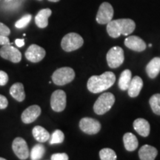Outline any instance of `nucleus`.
<instances>
[{"label": "nucleus", "mask_w": 160, "mask_h": 160, "mask_svg": "<svg viewBox=\"0 0 160 160\" xmlns=\"http://www.w3.org/2000/svg\"><path fill=\"white\" fill-rule=\"evenodd\" d=\"M116 81V76L113 72L107 71L100 76H92L88 81L87 88L93 93H101L110 88Z\"/></svg>", "instance_id": "obj_1"}, {"label": "nucleus", "mask_w": 160, "mask_h": 160, "mask_svg": "<svg viewBox=\"0 0 160 160\" xmlns=\"http://www.w3.org/2000/svg\"><path fill=\"white\" fill-rule=\"evenodd\" d=\"M136 28V24L131 19L112 20L107 24V32L111 37L117 38L121 35L128 36Z\"/></svg>", "instance_id": "obj_2"}, {"label": "nucleus", "mask_w": 160, "mask_h": 160, "mask_svg": "<svg viewBox=\"0 0 160 160\" xmlns=\"http://www.w3.org/2000/svg\"><path fill=\"white\" fill-rule=\"evenodd\" d=\"M114 102V96L111 93H104L95 102L93 111L98 115H103L111 110Z\"/></svg>", "instance_id": "obj_3"}, {"label": "nucleus", "mask_w": 160, "mask_h": 160, "mask_svg": "<svg viewBox=\"0 0 160 160\" xmlns=\"http://www.w3.org/2000/svg\"><path fill=\"white\" fill-rule=\"evenodd\" d=\"M75 78V72L71 68L63 67L56 70L52 75L53 82L57 85H65L71 82Z\"/></svg>", "instance_id": "obj_4"}, {"label": "nucleus", "mask_w": 160, "mask_h": 160, "mask_svg": "<svg viewBox=\"0 0 160 160\" xmlns=\"http://www.w3.org/2000/svg\"><path fill=\"white\" fill-rule=\"evenodd\" d=\"M84 44L82 37L76 33H70L62 38L61 42L62 48L66 52H71L80 48Z\"/></svg>", "instance_id": "obj_5"}, {"label": "nucleus", "mask_w": 160, "mask_h": 160, "mask_svg": "<svg viewBox=\"0 0 160 160\" xmlns=\"http://www.w3.org/2000/svg\"><path fill=\"white\" fill-rule=\"evenodd\" d=\"M108 64L111 68H117L124 62L125 55L123 49L119 46L113 47L109 50L106 56Z\"/></svg>", "instance_id": "obj_6"}, {"label": "nucleus", "mask_w": 160, "mask_h": 160, "mask_svg": "<svg viewBox=\"0 0 160 160\" xmlns=\"http://www.w3.org/2000/svg\"><path fill=\"white\" fill-rule=\"evenodd\" d=\"M113 6L108 2H103L99 6L97 12V22L101 25H107L113 20Z\"/></svg>", "instance_id": "obj_7"}, {"label": "nucleus", "mask_w": 160, "mask_h": 160, "mask_svg": "<svg viewBox=\"0 0 160 160\" xmlns=\"http://www.w3.org/2000/svg\"><path fill=\"white\" fill-rule=\"evenodd\" d=\"M79 128L84 133L93 135L97 134L101 130V124L98 120L93 118L85 117L80 120Z\"/></svg>", "instance_id": "obj_8"}, {"label": "nucleus", "mask_w": 160, "mask_h": 160, "mask_svg": "<svg viewBox=\"0 0 160 160\" xmlns=\"http://www.w3.org/2000/svg\"><path fill=\"white\" fill-rule=\"evenodd\" d=\"M12 148L15 155L21 160H25L29 157V149L27 142L22 137H17L12 143Z\"/></svg>", "instance_id": "obj_9"}, {"label": "nucleus", "mask_w": 160, "mask_h": 160, "mask_svg": "<svg viewBox=\"0 0 160 160\" xmlns=\"http://www.w3.org/2000/svg\"><path fill=\"white\" fill-rule=\"evenodd\" d=\"M51 106L53 111L62 112L66 107V93L62 90H57L52 93Z\"/></svg>", "instance_id": "obj_10"}, {"label": "nucleus", "mask_w": 160, "mask_h": 160, "mask_svg": "<svg viewBox=\"0 0 160 160\" xmlns=\"http://www.w3.org/2000/svg\"><path fill=\"white\" fill-rule=\"evenodd\" d=\"M0 56L3 59L13 63H19L22 59V53L19 50L11 45H2L0 49Z\"/></svg>", "instance_id": "obj_11"}, {"label": "nucleus", "mask_w": 160, "mask_h": 160, "mask_svg": "<svg viewBox=\"0 0 160 160\" xmlns=\"http://www.w3.org/2000/svg\"><path fill=\"white\" fill-rule=\"evenodd\" d=\"M45 50L43 48L33 44V45L29 46V48L26 51L25 57L31 62L37 63L42 61L45 57Z\"/></svg>", "instance_id": "obj_12"}, {"label": "nucleus", "mask_w": 160, "mask_h": 160, "mask_svg": "<svg viewBox=\"0 0 160 160\" xmlns=\"http://www.w3.org/2000/svg\"><path fill=\"white\" fill-rule=\"evenodd\" d=\"M41 108L39 105H33L26 108L22 113V121L25 124L33 122L41 114Z\"/></svg>", "instance_id": "obj_13"}, {"label": "nucleus", "mask_w": 160, "mask_h": 160, "mask_svg": "<svg viewBox=\"0 0 160 160\" xmlns=\"http://www.w3.org/2000/svg\"><path fill=\"white\" fill-rule=\"evenodd\" d=\"M125 45L132 51L142 52L146 48V44L141 38L137 36H130L125 40Z\"/></svg>", "instance_id": "obj_14"}, {"label": "nucleus", "mask_w": 160, "mask_h": 160, "mask_svg": "<svg viewBox=\"0 0 160 160\" xmlns=\"http://www.w3.org/2000/svg\"><path fill=\"white\" fill-rule=\"evenodd\" d=\"M52 11L49 8H45L38 12L35 17V23L39 28H45L48 25V18L51 17Z\"/></svg>", "instance_id": "obj_15"}, {"label": "nucleus", "mask_w": 160, "mask_h": 160, "mask_svg": "<svg viewBox=\"0 0 160 160\" xmlns=\"http://www.w3.org/2000/svg\"><path fill=\"white\" fill-rule=\"evenodd\" d=\"M133 128L143 137H147L150 133V124L147 120L142 118L137 119L133 122Z\"/></svg>", "instance_id": "obj_16"}, {"label": "nucleus", "mask_w": 160, "mask_h": 160, "mask_svg": "<svg viewBox=\"0 0 160 160\" xmlns=\"http://www.w3.org/2000/svg\"><path fill=\"white\" fill-rule=\"evenodd\" d=\"M158 151L153 146L145 145L139 151V157L141 160H154L157 157Z\"/></svg>", "instance_id": "obj_17"}, {"label": "nucleus", "mask_w": 160, "mask_h": 160, "mask_svg": "<svg viewBox=\"0 0 160 160\" xmlns=\"http://www.w3.org/2000/svg\"><path fill=\"white\" fill-rule=\"evenodd\" d=\"M143 87V82L142 79L139 77H133L131 79V84H130L128 92V95L131 97H137L139 94L140 91Z\"/></svg>", "instance_id": "obj_18"}, {"label": "nucleus", "mask_w": 160, "mask_h": 160, "mask_svg": "<svg viewBox=\"0 0 160 160\" xmlns=\"http://www.w3.org/2000/svg\"><path fill=\"white\" fill-rule=\"evenodd\" d=\"M146 72L151 79H154L160 72V58L155 57L152 59L146 67Z\"/></svg>", "instance_id": "obj_19"}, {"label": "nucleus", "mask_w": 160, "mask_h": 160, "mask_svg": "<svg viewBox=\"0 0 160 160\" xmlns=\"http://www.w3.org/2000/svg\"><path fill=\"white\" fill-rule=\"evenodd\" d=\"M10 94L18 102H23L25 99V93L23 84L17 82L13 84L10 89Z\"/></svg>", "instance_id": "obj_20"}, {"label": "nucleus", "mask_w": 160, "mask_h": 160, "mask_svg": "<svg viewBox=\"0 0 160 160\" xmlns=\"http://www.w3.org/2000/svg\"><path fill=\"white\" fill-rule=\"evenodd\" d=\"M32 133H33V137L37 141L40 143H43L47 142L50 139V133L43 127L39 125H37L32 130Z\"/></svg>", "instance_id": "obj_21"}, {"label": "nucleus", "mask_w": 160, "mask_h": 160, "mask_svg": "<svg viewBox=\"0 0 160 160\" xmlns=\"http://www.w3.org/2000/svg\"><path fill=\"white\" fill-rule=\"evenodd\" d=\"M125 148L127 151H133L138 148V139L132 133H126L123 137Z\"/></svg>", "instance_id": "obj_22"}, {"label": "nucleus", "mask_w": 160, "mask_h": 160, "mask_svg": "<svg viewBox=\"0 0 160 160\" xmlns=\"http://www.w3.org/2000/svg\"><path fill=\"white\" fill-rule=\"evenodd\" d=\"M132 79V74L130 70H125L121 73L119 80V87L122 91H127L131 84Z\"/></svg>", "instance_id": "obj_23"}, {"label": "nucleus", "mask_w": 160, "mask_h": 160, "mask_svg": "<svg viewBox=\"0 0 160 160\" xmlns=\"http://www.w3.org/2000/svg\"><path fill=\"white\" fill-rule=\"evenodd\" d=\"M45 153V146L42 144H37L34 145L31 151V160H40L43 157Z\"/></svg>", "instance_id": "obj_24"}, {"label": "nucleus", "mask_w": 160, "mask_h": 160, "mask_svg": "<svg viewBox=\"0 0 160 160\" xmlns=\"http://www.w3.org/2000/svg\"><path fill=\"white\" fill-rule=\"evenodd\" d=\"M150 105H151L152 111L153 113L157 115H160V94L153 95L150 99Z\"/></svg>", "instance_id": "obj_25"}, {"label": "nucleus", "mask_w": 160, "mask_h": 160, "mask_svg": "<svg viewBox=\"0 0 160 160\" xmlns=\"http://www.w3.org/2000/svg\"><path fill=\"white\" fill-rule=\"evenodd\" d=\"M101 160H117V154L115 151L111 148H103L99 151Z\"/></svg>", "instance_id": "obj_26"}, {"label": "nucleus", "mask_w": 160, "mask_h": 160, "mask_svg": "<svg viewBox=\"0 0 160 160\" xmlns=\"http://www.w3.org/2000/svg\"><path fill=\"white\" fill-rule=\"evenodd\" d=\"M65 139V135L63 132L60 130H56V131L52 133L51 137L49 139V143L51 145H54V144H60L62 143Z\"/></svg>", "instance_id": "obj_27"}, {"label": "nucleus", "mask_w": 160, "mask_h": 160, "mask_svg": "<svg viewBox=\"0 0 160 160\" xmlns=\"http://www.w3.org/2000/svg\"><path fill=\"white\" fill-rule=\"evenodd\" d=\"M32 18V16L31 14H25L23 16L21 19H19L18 21L16 22L15 23V27L19 29H22L25 28L31 22Z\"/></svg>", "instance_id": "obj_28"}, {"label": "nucleus", "mask_w": 160, "mask_h": 160, "mask_svg": "<svg viewBox=\"0 0 160 160\" xmlns=\"http://www.w3.org/2000/svg\"><path fill=\"white\" fill-rule=\"evenodd\" d=\"M68 156L65 153H54L51 156V160H68Z\"/></svg>", "instance_id": "obj_29"}, {"label": "nucleus", "mask_w": 160, "mask_h": 160, "mask_svg": "<svg viewBox=\"0 0 160 160\" xmlns=\"http://www.w3.org/2000/svg\"><path fill=\"white\" fill-rule=\"evenodd\" d=\"M10 33H11V30L5 24L0 22V35L8 37L10 35Z\"/></svg>", "instance_id": "obj_30"}, {"label": "nucleus", "mask_w": 160, "mask_h": 160, "mask_svg": "<svg viewBox=\"0 0 160 160\" xmlns=\"http://www.w3.org/2000/svg\"><path fill=\"white\" fill-rule=\"evenodd\" d=\"M8 75L3 71H0V85H5L8 82Z\"/></svg>", "instance_id": "obj_31"}, {"label": "nucleus", "mask_w": 160, "mask_h": 160, "mask_svg": "<svg viewBox=\"0 0 160 160\" xmlns=\"http://www.w3.org/2000/svg\"><path fill=\"white\" fill-rule=\"evenodd\" d=\"M8 105V101L5 96L0 94V109H5Z\"/></svg>", "instance_id": "obj_32"}, {"label": "nucleus", "mask_w": 160, "mask_h": 160, "mask_svg": "<svg viewBox=\"0 0 160 160\" xmlns=\"http://www.w3.org/2000/svg\"><path fill=\"white\" fill-rule=\"evenodd\" d=\"M11 45L8 37H5V36L0 35V45Z\"/></svg>", "instance_id": "obj_33"}, {"label": "nucleus", "mask_w": 160, "mask_h": 160, "mask_svg": "<svg viewBox=\"0 0 160 160\" xmlns=\"http://www.w3.org/2000/svg\"><path fill=\"white\" fill-rule=\"evenodd\" d=\"M15 44L17 45V47L22 48L25 45V40H24V39H17L15 41Z\"/></svg>", "instance_id": "obj_34"}, {"label": "nucleus", "mask_w": 160, "mask_h": 160, "mask_svg": "<svg viewBox=\"0 0 160 160\" xmlns=\"http://www.w3.org/2000/svg\"><path fill=\"white\" fill-rule=\"evenodd\" d=\"M49 2H57L60 1V0H48Z\"/></svg>", "instance_id": "obj_35"}, {"label": "nucleus", "mask_w": 160, "mask_h": 160, "mask_svg": "<svg viewBox=\"0 0 160 160\" xmlns=\"http://www.w3.org/2000/svg\"><path fill=\"white\" fill-rule=\"evenodd\" d=\"M0 160H7V159H5V158H2V157H0Z\"/></svg>", "instance_id": "obj_36"}, {"label": "nucleus", "mask_w": 160, "mask_h": 160, "mask_svg": "<svg viewBox=\"0 0 160 160\" xmlns=\"http://www.w3.org/2000/svg\"><path fill=\"white\" fill-rule=\"evenodd\" d=\"M152 46V44H149V47H151Z\"/></svg>", "instance_id": "obj_37"}, {"label": "nucleus", "mask_w": 160, "mask_h": 160, "mask_svg": "<svg viewBox=\"0 0 160 160\" xmlns=\"http://www.w3.org/2000/svg\"><path fill=\"white\" fill-rule=\"evenodd\" d=\"M39 1H42V0H39Z\"/></svg>", "instance_id": "obj_38"}]
</instances>
